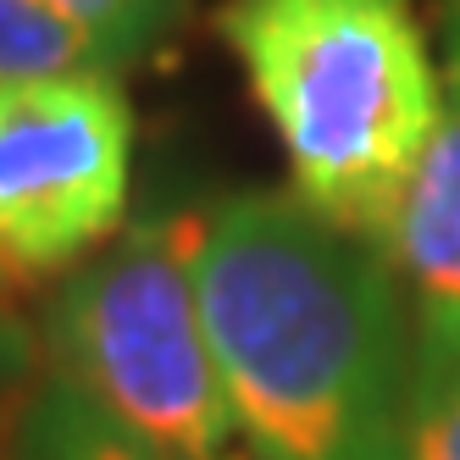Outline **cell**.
<instances>
[{
  "instance_id": "52a82bcc",
  "label": "cell",
  "mask_w": 460,
  "mask_h": 460,
  "mask_svg": "<svg viewBox=\"0 0 460 460\" xmlns=\"http://www.w3.org/2000/svg\"><path fill=\"white\" fill-rule=\"evenodd\" d=\"M400 460H460V327H416Z\"/></svg>"
},
{
  "instance_id": "9c48e42d",
  "label": "cell",
  "mask_w": 460,
  "mask_h": 460,
  "mask_svg": "<svg viewBox=\"0 0 460 460\" xmlns=\"http://www.w3.org/2000/svg\"><path fill=\"white\" fill-rule=\"evenodd\" d=\"M50 6H61L78 28H89L101 40L111 73H122L172 34L189 0H50Z\"/></svg>"
},
{
  "instance_id": "3957f363",
  "label": "cell",
  "mask_w": 460,
  "mask_h": 460,
  "mask_svg": "<svg viewBox=\"0 0 460 460\" xmlns=\"http://www.w3.org/2000/svg\"><path fill=\"white\" fill-rule=\"evenodd\" d=\"M194 250L200 211H161L73 267L45 305V372L172 460H250L206 339Z\"/></svg>"
},
{
  "instance_id": "5b68a950",
  "label": "cell",
  "mask_w": 460,
  "mask_h": 460,
  "mask_svg": "<svg viewBox=\"0 0 460 460\" xmlns=\"http://www.w3.org/2000/svg\"><path fill=\"white\" fill-rule=\"evenodd\" d=\"M433 40L444 106L400 194L383 255L411 294L416 327H460V0H433Z\"/></svg>"
},
{
  "instance_id": "277c9868",
  "label": "cell",
  "mask_w": 460,
  "mask_h": 460,
  "mask_svg": "<svg viewBox=\"0 0 460 460\" xmlns=\"http://www.w3.org/2000/svg\"><path fill=\"white\" fill-rule=\"evenodd\" d=\"M134 106L111 73L0 78V278L73 272L122 234Z\"/></svg>"
},
{
  "instance_id": "7a4b0ae2",
  "label": "cell",
  "mask_w": 460,
  "mask_h": 460,
  "mask_svg": "<svg viewBox=\"0 0 460 460\" xmlns=\"http://www.w3.org/2000/svg\"><path fill=\"white\" fill-rule=\"evenodd\" d=\"M217 34L283 145L288 194L383 244L444 106L416 0H227Z\"/></svg>"
},
{
  "instance_id": "30bf717a",
  "label": "cell",
  "mask_w": 460,
  "mask_h": 460,
  "mask_svg": "<svg viewBox=\"0 0 460 460\" xmlns=\"http://www.w3.org/2000/svg\"><path fill=\"white\" fill-rule=\"evenodd\" d=\"M45 377L40 367V339L22 327V316L6 305L0 294V460H12V438H17V416L28 405L34 383Z\"/></svg>"
},
{
  "instance_id": "6da1fadb",
  "label": "cell",
  "mask_w": 460,
  "mask_h": 460,
  "mask_svg": "<svg viewBox=\"0 0 460 460\" xmlns=\"http://www.w3.org/2000/svg\"><path fill=\"white\" fill-rule=\"evenodd\" d=\"M194 283L250 460H400L416 316L383 244L250 189L200 211Z\"/></svg>"
},
{
  "instance_id": "ba28073f",
  "label": "cell",
  "mask_w": 460,
  "mask_h": 460,
  "mask_svg": "<svg viewBox=\"0 0 460 460\" xmlns=\"http://www.w3.org/2000/svg\"><path fill=\"white\" fill-rule=\"evenodd\" d=\"M50 73H111V61L101 40L50 0H0V78Z\"/></svg>"
},
{
  "instance_id": "8992f818",
  "label": "cell",
  "mask_w": 460,
  "mask_h": 460,
  "mask_svg": "<svg viewBox=\"0 0 460 460\" xmlns=\"http://www.w3.org/2000/svg\"><path fill=\"white\" fill-rule=\"evenodd\" d=\"M12 460H172V455L150 449L128 427H117L101 405H89L67 377L45 372L17 416Z\"/></svg>"
}]
</instances>
